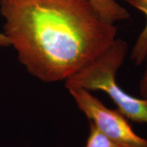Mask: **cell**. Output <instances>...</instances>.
<instances>
[{"instance_id":"1","label":"cell","mask_w":147,"mask_h":147,"mask_svg":"<svg viewBox=\"0 0 147 147\" xmlns=\"http://www.w3.org/2000/svg\"><path fill=\"white\" fill-rule=\"evenodd\" d=\"M0 12L20 62L45 82L67 80L117 39L86 0H0Z\"/></svg>"},{"instance_id":"2","label":"cell","mask_w":147,"mask_h":147,"mask_svg":"<svg viewBox=\"0 0 147 147\" xmlns=\"http://www.w3.org/2000/svg\"><path fill=\"white\" fill-rule=\"evenodd\" d=\"M127 44L121 38L102 54L65 80V87L82 88L106 93L117 110L129 120L147 124V98H138L128 93L117 81V74L123 63Z\"/></svg>"},{"instance_id":"3","label":"cell","mask_w":147,"mask_h":147,"mask_svg":"<svg viewBox=\"0 0 147 147\" xmlns=\"http://www.w3.org/2000/svg\"><path fill=\"white\" fill-rule=\"evenodd\" d=\"M67 90L90 122L119 147H147V140L136 134L129 119L118 110L107 108L86 89Z\"/></svg>"},{"instance_id":"4","label":"cell","mask_w":147,"mask_h":147,"mask_svg":"<svg viewBox=\"0 0 147 147\" xmlns=\"http://www.w3.org/2000/svg\"><path fill=\"white\" fill-rule=\"evenodd\" d=\"M129 5L144 14L146 24L138 37L131 54V59L135 65H140L147 57V0H125Z\"/></svg>"},{"instance_id":"5","label":"cell","mask_w":147,"mask_h":147,"mask_svg":"<svg viewBox=\"0 0 147 147\" xmlns=\"http://www.w3.org/2000/svg\"><path fill=\"white\" fill-rule=\"evenodd\" d=\"M101 17L110 23L124 21L129 17L128 11L117 0H86Z\"/></svg>"},{"instance_id":"6","label":"cell","mask_w":147,"mask_h":147,"mask_svg":"<svg viewBox=\"0 0 147 147\" xmlns=\"http://www.w3.org/2000/svg\"><path fill=\"white\" fill-rule=\"evenodd\" d=\"M86 147H119L89 121V134Z\"/></svg>"},{"instance_id":"7","label":"cell","mask_w":147,"mask_h":147,"mask_svg":"<svg viewBox=\"0 0 147 147\" xmlns=\"http://www.w3.org/2000/svg\"><path fill=\"white\" fill-rule=\"evenodd\" d=\"M145 61L146 62V69H145L144 73L141 78L140 82L139 84V89L141 95L143 97L147 98V57L145 59Z\"/></svg>"},{"instance_id":"8","label":"cell","mask_w":147,"mask_h":147,"mask_svg":"<svg viewBox=\"0 0 147 147\" xmlns=\"http://www.w3.org/2000/svg\"><path fill=\"white\" fill-rule=\"evenodd\" d=\"M10 45V41L4 34L0 33V47H8Z\"/></svg>"}]
</instances>
